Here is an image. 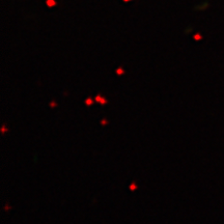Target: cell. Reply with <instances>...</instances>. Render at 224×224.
<instances>
[{
  "label": "cell",
  "instance_id": "1",
  "mask_svg": "<svg viewBox=\"0 0 224 224\" xmlns=\"http://www.w3.org/2000/svg\"><path fill=\"white\" fill-rule=\"evenodd\" d=\"M47 4H48V6L52 7V6H54V5H55L56 2L54 1V0H47Z\"/></svg>",
  "mask_w": 224,
  "mask_h": 224
},
{
  "label": "cell",
  "instance_id": "2",
  "mask_svg": "<svg viewBox=\"0 0 224 224\" xmlns=\"http://www.w3.org/2000/svg\"><path fill=\"white\" fill-rule=\"evenodd\" d=\"M124 1H130V0H124Z\"/></svg>",
  "mask_w": 224,
  "mask_h": 224
}]
</instances>
